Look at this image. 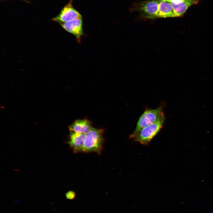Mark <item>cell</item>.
<instances>
[{"instance_id":"13","label":"cell","mask_w":213,"mask_h":213,"mask_svg":"<svg viewBox=\"0 0 213 213\" xmlns=\"http://www.w3.org/2000/svg\"><path fill=\"white\" fill-rule=\"evenodd\" d=\"M20 0L23 1H25V2H28V1H26V0Z\"/></svg>"},{"instance_id":"4","label":"cell","mask_w":213,"mask_h":213,"mask_svg":"<svg viewBox=\"0 0 213 213\" xmlns=\"http://www.w3.org/2000/svg\"><path fill=\"white\" fill-rule=\"evenodd\" d=\"M160 0H147L135 5V10L139 12L144 17L148 19L156 18Z\"/></svg>"},{"instance_id":"6","label":"cell","mask_w":213,"mask_h":213,"mask_svg":"<svg viewBox=\"0 0 213 213\" xmlns=\"http://www.w3.org/2000/svg\"><path fill=\"white\" fill-rule=\"evenodd\" d=\"M60 24L64 30L74 36L78 41H80L83 34L82 17Z\"/></svg>"},{"instance_id":"5","label":"cell","mask_w":213,"mask_h":213,"mask_svg":"<svg viewBox=\"0 0 213 213\" xmlns=\"http://www.w3.org/2000/svg\"><path fill=\"white\" fill-rule=\"evenodd\" d=\"M71 0L61 9L59 14L52 20L59 24L69 22L82 17L80 14L73 7Z\"/></svg>"},{"instance_id":"1","label":"cell","mask_w":213,"mask_h":213,"mask_svg":"<svg viewBox=\"0 0 213 213\" xmlns=\"http://www.w3.org/2000/svg\"><path fill=\"white\" fill-rule=\"evenodd\" d=\"M165 120V117L163 111L156 122L137 132H133L130 135V138L142 145H147L162 128Z\"/></svg>"},{"instance_id":"11","label":"cell","mask_w":213,"mask_h":213,"mask_svg":"<svg viewBox=\"0 0 213 213\" xmlns=\"http://www.w3.org/2000/svg\"><path fill=\"white\" fill-rule=\"evenodd\" d=\"M65 196L67 199L72 200L75 198L76 197V193L74 191H69L65 193Z\"/></svg>"},{"instance_id":"9","label":"cell","mask_w":213,"mask_h":213,"mask_svg":"<svg viewBox=\"0 0 213 213\" xmlns=\"http://www.w3.org/2000/svg\"><path fill=\"white\" fill-rule=\"evenodd\" d=\"M176 17L170 3L160 0L156 14V18Z\"/></svg>"},{"instance_id":"3","label":"cell","mask_w":213,"mask_h":213,"mask_svg":"<svg viewBox=\"0 0 213 213\" xmlns=\"http://www.w3.org/2000/svg\"><path fill=\"white\" fill-rule=\"evenodd\" d=\"M163 108L161 105L154 109H146L139 117L133 132H137L156 122L163 111Z\"/></svg>"},{"instance_id":"12","label":"cell","mask_w":213,"mask_h":213,"mask_svg":"<svg viewBox=\"0 0 213 213\" xmlns=\"http://www.w3.org/2000/svg\"><path fill=\"white\" fill-rule=\"evenodd\" d=\"M160 0L169 2L170 1V0Z\"/></svg>"},{"instance_id":"2","label":"cell","mask_w":213,"mask_h":213,"mask_svg":"<svg viewBox=\"0 0 213 213\" xmlns=\"http://www.w3.org/2000/svg\"><path fill=\"white\" fill-rule=\"evenodd\" d=\"M104 130L92 128L85 134L83 152L101 154L104 142Z\"/></svg>"},{"instance_id":"8","label":"cell","mask_w":213,"mask_h":213,"mask_svg":"<svg viewBox=\"0 0 213 213\" xmlns=\"http://www.w3.org/2000/svg\"><path fill=\"white\" fill-rule=\"evenodd\" d=\"M91 123L87 119H78L69 126L70 132L86 134L91 128Z\"/></svg>"},{"instance_id":"10","label":"cell","mask_w":213,"mask_h":213,"mask_svg":"<svg viewBox=\"0 0 213 213\" xmlns=\"http://www.w3.org/2000/svg\"><path fill=\"white\" fill-rule=\"evenodd\" d=\"M200 0H184L182 2L175 4L170 3L176 17L182 16L191 6L198 3Z\"/></svg>"},{"instance_id":"7","label":"cell","mask_w":213,"mask_h":213,"mask_svg":"<svg viewBox=\"0 0 213 213\" xmlns=\"http://www.w3.org/2000/svg\"><path fill=\"white\" fill-rule=\"evenodd\" d=\"M85 134L70 132L67 143L75 153L83 152Z\"/></svg>"}]
</instances>
